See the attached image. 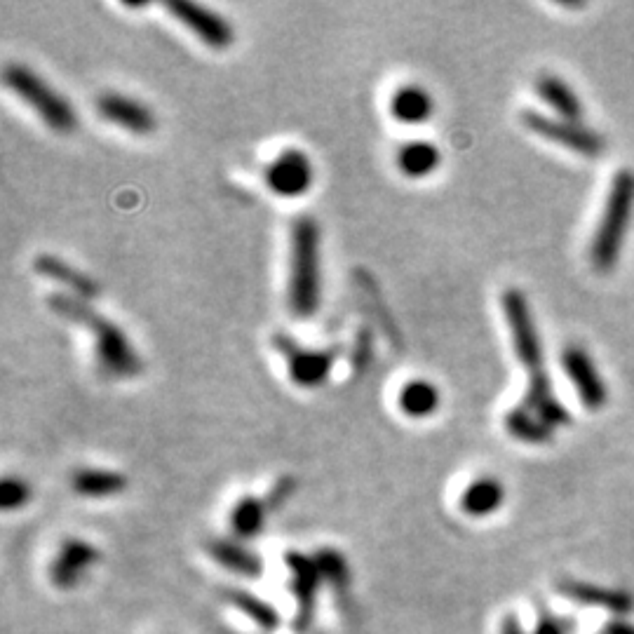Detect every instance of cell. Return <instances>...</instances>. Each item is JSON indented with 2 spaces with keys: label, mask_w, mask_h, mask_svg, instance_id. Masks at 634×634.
I'll list each match as a JSON object with an SVG mask.
<instances>
[{
  "label": "cell",
  "mask_w": 634,
  "mask_h": 634,
  "mask_svg": "<svg viewBox=\"0 0 634 634\" xmlns=\"http://www.w3.org/2000/svg\"><path fill=\"white\" fill-rule=\"evenodd\" d=\"M97 113L106 123L123 127V130L137 134V137L153 134L155 127H158V118H155L153 109H148L144 101L120 92L101 94L97 99Z\"/></svg>",
  "instance_id": "cell-11"
},
{
  "label": "cell",
  "mask_w": 634,
  "mask_h": 634,
  "mask_svg": "<svg viewBox=\"0 0 634 634\" xmlns=\"http://www.w3.org/2000/svg\"><path fill=\"white\" fill-rule=\"evenodd\" d=\"M505 430L515 437V440L524 444H548L552 442V430L541 416L534 414L531 409H526L524 404L512 407L503 418Z\"/></svg>",
  "instance_id": "cell-22"
},
{
  "label": "cell",
  "mask_w": 634,
  "mask_h": 634,
  "mask_svg": "<svg viewBox=\"0 0 634 634\" xmlns=\"http://www.w3.org/2000/svg\"><path fill=\"white\" fill-rule=\"evenodd\" d=\"M273 346L287 357L289 379H292L294 386H299L303 390L320 388L322 383L329 379V374H332L336 355H339V348H327V350L299 348L285 334L275 336Z\"/></svg>",
  "instance_id": "cell-8"
},
{
  "label": "cell",
  "mask_w": 634,
  "mask_h": 634,
  "mask_svg": "<svg viewBox=\"0 0 634 634\" xmlns=\"http://www.w3.org/2000/svg\"><path fill=\"white\" fill-rule=\"evenodd\" d=\"M313 562L317 566V571H320V576L332 580V583H346L348 580V566H346V559H343L341 552L325 548V550L317 552V555L313 557Z\"/></svg>",
  "instance_id": "cell-27"
},
{
  "label": "cell",
  "mask_w": 634,
  "mask_h": 634,
  "mask_svg": "<svg viewBox=\"0 0 634 634\" xmlns=\"http://www.w3.org/2000/svg\"><path fill=\"white\" fill-rule=\"evenodd\" d=\"M536 92L538 97H541L545 104L557 113V118L573 120V123H580V120H583L585 116L583 101L578 99V94L573 92L571 85L564 83L562 78L552 76V73H543V76L536 80Z\"/></svg>",
  "instance_id": "cell-18"
},
{
  "label": "cell",
  "mask_w": 634,
  "mask_h": 634,
  "mask_svg": "<svg viewBox=\"0 0 634 634\" xmlns=\"http://www.w3.org/2000/svg\"><path fill=\"white\" fill-rule=\"evenodd\" d=\"M357 343H360V348H355L353 367H355V369H362L364 364H367V360H369V346H372V341L367 339V334H362L360 339H357Z\"/></svg>",
  "instance_id": "cell-30"
},
{
  "label": "cell",
  "mask_w": 634,
  "mask_h": 634,
  "mask_svg": "<svg viewBox=\"0 0 634 634\" xmlns=\"http://www.w3.org/2000/svg\"><path fill=\"white\" fill-rule=\"evenodd\" d=\"M33 271L43 275V278L47 280L57 282V285H62L66 289V294L78 296V299L83 301H94L101 296V287L97 280L90 278V275L83 271H78L76 266H71L69 261L59 259V256L55 254L36 256V261H33Z\"/></svg>",
  "instance_id": "cell-13"
},
{
  "label": "cell",
  "mask_w": 634,
  "mask_h": 634,
  "mask_svg": "<svg viewBox=\"0 0 634 634\" xmlns=\"http://www.w3.org/2000/svg\"><path fill=\"white\" fill-rule=\"evenodd\" d=\"M604 634H634V623H630V620H611V623H606L604 627Z\"/></svg>",
  "instance_id": "cell-31"
},
{
  "label": "cell",
  "mask_w": 634,
  "mask_h": 634,
  "mask_svg": "<svg viewBox=\"0 0 634 634\" xmlns=\"http://www.w3.org/2000/svg\"><path fill=\"white\" fill-rule=\"evenodd\" d=\"M294 491H296V480H294V477H289V475L280 477V480L275 482V487L268 491V496H266L268 510L282 508V505H285L289 498L294 496Z\"/></svg>",
  "instance_id": "cell-28"
},
{
  "label": "cell",
  "mask_w": 634,
  "mask_h": 634,
  "mask_svg": "<svg viewBox=\"0 0 634 634\" xmlns=\"http://www.w3.org/2000/svg\"><path fill=\"white\" fill-rule=\"evenodd\" d=\"M440 388L435 383L426 379H411L402 386L400 395H397V404H400L402 414L409 418H428L440 409Z\"/></svg>",
  "instance_id": "cell-21"
},
{
  "label": "cell",
  "mask_w": 634,
  "mask_h": 634,
  "mask_svg": "<svg viewBox=\"0 0 634 634\" xmlns=\"http://www.w3.org/2000/svg\"><path fill=\"white\" fill-rule=\"evenodd\" d=\"M165 8L170 10L172 17L177 19L179 24H184L202 45H207L209 50L224 52L235 43L233 24L212 8L193 3V0H170Z\"/></svg>",
  "instance_id": "cell-7"
},
{
  "label": "cell",
  "mask_w": 634,
  "mask_h": 634,
  "mask_svg": "<svg viewBox=\"0 0 634 634\" xmlns=\"http://www.w3.org/2000/svg\"><path fill=\"white\" fill-rule=\"evenodd\" d=\"M99 559V550L80 538H66L59 548L57 557L50 564V580L57 588L69 590L78 585V580L85 576V571Z\"/></svg>",
  "instance_id": "cell-12"
},
{
  "label": "cell",
  "mask_w": 634,
  "mask_h": 634,
  "mask_svg": "<svg viewBox=\"0 0 634 634\" xmlns=\"http://www.w3.org/2000/svg\"><path fill=\"white\" fill-rule=\"evenodd\" d=\"M263 179H266V186L271 188L275 195H280V198H301V195L308 193V188L313 186L315 181L313 160H310L308 153L301 151V148H287V151H282L278 158L266 167Z\"/></svg>",
  "instance_id": "cell-9"
},
{
  "label": "cell",
  "mask_w": 634,
  "mask_h": 634,
  "mask_svg": "<svg viewBox=\"0 0 634 634\" xmlns=\"http://www.w3.org/2000/svg\"><path fill=\"white\" fill-rule=\"evenodd\" d=\"M71 487L78 496L85 498H111L127 489V477L118 470L80 468L73 472Z\"/></svg>",
  "instance_id": "cell-20"
},
{
  "label": "cell",
  "mask_w": 634,
  "mask_h": 634,
  "mask_svg": "<svg viewBox=\"0 0 634 634\" xmlns=\"http://www.w3.org/2000/svg\"><path fill=\"white\" fill-rule=\"evenodd\" d=\"M268 505L256 496H242L231 512V529L238 538H254L266 524Z\"/></svg>",
  "instance_id": "cell-24"
},
{
  "label": "cell",
  "mask_w": 634,
  "mask_h": 634,
  "mask_svg": "<svg viewBox=\"0 0 634 634\" xmlns=\"http://www.w3.org/2000/svg\"><path fill=\"white\" fill-rule=\"evenodd\" d=\"M531 634H569V625H566L562 618L545 616V618L538 620L536 630Z\"/></svg>",
  "instance_id": "cell-29"
},
{
  "label": "cell",
  "mask_w": 634,
  "mask_h": 634,
  "mask_svg": "<svg viewBox=\"0 0 634 634\" xmlns=\"http://www.w3.org/2000/svg\"><path fill=\"white\" fill-rule=\"evenodd\" d=\"M505 501V487L501 480L496 477L484 475L472 480L468 487L463 489L461 498H458V505H461V512L468 517H489L498 512Z\"/></svg>",
  "instance_id": "cell-16"
},
{
  "label": "cell",
  "mask_w": 634,
  "mask_h": 634,
  "mask_svg": "<svg viewBox=\"0 0 634 634\" xmlns=\"http://www.w3.org/2000/svg\"><path fill=\"white\" fill-rule=\"evenodd\" d=\"M322 233L313 217L303 214L292 224L289 249V310L301 320L317 313L322 303Z\"/></svg>",
  "instance_id": "cell-2"
},
{
  "label": "cell",
  "mask_w": 634,
  "mask_h": 634,
  "mask_svg": "<svg viewBox=\"0 0 634 634\" xmlns=\"http://www.w3.org/2000/svg\"><path fill=\"white\" fill-rule=\"evenodd\" d=\"M209 552H212V557L217 559L221 566L240 573V576H259L261 573L259 557H256L252 550H247L245 545L219 538V541L209 543Z\"/></svg>",
  "instance_id": "cell-23"
},
{
  "label": "cell",
  "mask_w": 634,
  "mask_h": 634,
  "mask_svg": "<svg viewBox=\"0 0 634 634\" xmlns=\"http://www.w3.org/2000/svg\"><path fill=\"white\" fill-rule=\"evenodd\" d=\"M47 308L55 315L64 317L71 325L83 327L85 332L92 334L101 374L118 381L137 379L141 374L144 362H141L137 348L132 346L123 329L106 315H101L90 301H83L66 292H57L47 296Z\"/></svg>",
  "instance_id": "cell-1"
},
{
  "label": "cell",
  "mask_w": 634,
  "mask_h": 634,
  "mask_svg": "<svg viewBox=\"0 0 634 634\" xmlns=\"http://www.w3.org/2000/svg\"><path fill=\"white\" fill-rule=\"evenodd\" d=\"M501 308L512 336V348H515L519 364L529 372V379H538V376L548 374V369H545L543 343L541 336H538V327L534 313H531L529 299H526L519 289L510 287L501 294Z\"/></svg>",
  "instance_id": "cell-5"
},
{
  "label": "cell",
  "mask_w": 634,
  "mask_h": 634,
  "mask_svg": "<svg viewBox=\"0 0 634 634\" xmlns=\"http://www.w3.org/2000/svg\"><path fill=\"white\" fill-rule=\"evenodd\" d=\"M5 85L24 101L43 123L57 134H71L78 127V113L71 101L47 80L24 64L5 66Z\"/></svg>",
  "instance_id": "cell-4"
},
{
  "label": "cell",
  "mask_w": 634,
  "mask_h": 634,
  "mask_svg": "<svg viewBox=\"0 0 634 634\" xmlns=\"http://www.w3.org/2000/svg\"><path fill=\"white\" fill-rule=\"evenodd\" d=\"M442 163L440 146L426 139H414L400 146L397 151V167L407 179H426Z\"/></svg>",
  "instance_id": "cell-19"
},
{
  "label": "cell",
  "mask_w": 634,
  "mask_h": 634,
  "mask_svg": "<svg viewBox=\"0 0 634 634\" xmlns=\"http://www.w3.org/2000/svg\"><path fill=\"white\" fill-rule=\"evenodd\" d=\"M634 214V172L620 170L611 181L609 198H606L602 219L590 245V261L597 273H609L618 263L623 252V242L630 231Z\"/></svg>",
  "instance_id": "cell-3"
},
{
  "label": "cell",
  "mask_w": 634,
  "mask_h": 634,
  "mask_svg": "<svg viewBox=\"0 0 634 634\" xmlns=\"http://www.w3.org/2000/svg\"><path fill=\"white\" fill-rule=\"evenodd\" d=\"M522 123L538 137L548 139L552 144L566 146L569 151L583 155V158H599L606 148V141L595 130H590L583 123H573V120L555 118L538 111H524Z\"/></svg>",
  "instance_id": "cell-6"
},
{
  "label": "cell",
  "mask_w": 634,
  "mask_h": 634,
  "mask_svg": "<svg viewBox=\"0 0 634 634\" xmlns=\"http://www.w3.org/2000/svg\"><path fill=\"white\" fill-rule=\"evenodd\" d=\"M522 404L526 409H531L534 414L541 416L550 428L569 426L571 423L569 409L557 400L555 388H552V381L548 374L538 376V379H529V386H526Z\"/></svg>",
  "instance_id": "cell-17"
},
{
  "label": "cell",
  "mask_w": 634,
  "mask_h": 634,
  "mask_svg": "<svg viewBox=\"0 0 634 634\" xmlns=\"http://www.w3.org/2000/svg\"><path fill=\"white\" fill-rule=\"evenodd\" d=\"M501 634H526V632H524V627L519 625V620L515 616H508L503 620Z\"/></svg>",
  "instance_id": "cell-32"
},
{
  "label": "cell",
  "mask_w": 634,
  "mask_h": 634,
  "mask_svg": "<svg viewBox=\"0 0 634 634\" xmlns=\"http://www.w3.org/2000/svg\"><path fill=\"white\" fill-rule=\"evenodd\" d=\"M390 116L402 125H421L433 116L435 99L426 87L418 83H404L397 87L388 104Z\"/></svg>",
  "instance_id": "cell-15"
},
{
  "label": "cell",
  "mask_w": 634,
  "mask_h": 634,
  "mask_svg": "<svg viewBox=\"0 0 634 634\" xmlns=\"http://www.w3.org/2000/svg\"><path fill=\"white\" fill-rule=\"evenodd\" d=\"M562 367L569 381L576 388L578 400L590 411L604 409L609 402V388L599 374V369L592 362L590 353L580 346H566L562 350Z\"/></svg>",
  "instance_id": "cell-10"
},
{
  "label": "cell",
  "mask_w": 634,
  "mask_h": 634,
  "mask_svg": "<svg viewBox=\"0 0 634 634\" xmlns=\"http://www.w3.org/2000/svg\"><path fill=\"white\" fill-rule=\"evenodd\" d=\"M559 592L571 597L573 602L585 606H599V609L616 613L620 618L634 611V597L625 590L602 588V585L580 583V580H562V583H559Z\"/></svg>",
  "instance_id": "cell-14"
},
{
  "label": "cell",
  "mask_w": 634,
  "mask_h": 634,
  "mask_svg": "<svg viewBox=\"0 0 634 634\" xmlns=\"http://www.w3.org/2000/svg\"><path fill=\"white\" fill-rule=\"evenodd\" d=\"M31 501V487L22 477H5L0 484V505L3 510H19Z\"/></svg>",
  "instance_id": "cell-26"
},
{
  "label": "cell",
  "mask_w": 634,
  "mask_h": 634,
  "mask_svg": "<svg viewBox=\"0 0 634 634\" xmlns=\"http://www.w3.org/2000/svg\"><path fill=\"white\" fill-rule=\"evenodd\" d=\"M231 602L238 606L242 613H247V616L252 618L256 625L263 627V630H273V627L278 625V613H275L273 606L263 604L261 599L249 595V592H231Z\"/></svg>",
  "instance_id": "cell-25"
}]
</instances>
